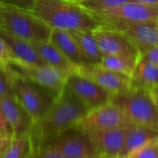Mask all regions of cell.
<instances>
[{
    "label": "cell",
    "instance_id": "7a4b0ae2",
    "mask_svg": "<svg viewBox=\"0 0 158 158\" xmlns=\"http://www.w3.org/2000/svg\"><path fill=\"white\" fill-rule=\"evenodd\" d=\"M28 10L52 29L93 32L101 26L91 13L73 0H35Z\"/></svg>",
    "mask_w": 158,
    "mask_h": 158
},
{
    "label": "cell",
    "instance_id": "9a60e30c",
    "mask_svg": "<svg viewBox=\"0 0 158 158\" xmlns=\"http://www.w3.org/2000/svg\"><path fill=\"white\" fill-rule=\"evenodd\" d=\"M130 126V125H129ZM89 133L101 155L105 158H119L128 127Z\"/></svg>",
    "mask_w": 158,
    "mask_h": 158
},
{
    "label": "cell",
    "instance_id": "83f0119b",
    "mask_svg": "<svg viewBox=\"0 0 158 158\" xmlns=\"http://www.w3.org/2000/svg\"><path fill=\"white\" fill-rule=\"evenodd\" d=\"M18 60L8 43L0 36V63H9Z\"/></svg>",
    "mask_w": 158,
    "mask_h": 158
},
{
    "label": "cell",
    "instance_id": "e0dca14e",
    "mask_svg": "<svg viewBox=\"0 0 158 158\" xmlns=\"http://www.w3.org/2000/svg\"><path fill=\"white\" fill-rule=\"evenodd\" d=\"M49 41L52 42L74 65L89 64L76 40L69 31L53 28Z\"/></svg>",
    "mask_w": 158,
    "mask_h": 158
},
{
    "label": "cell",
    "instance_id": "30bf717a",
    "mask_svg": "<svg viewBox=\"0 0 158 158\" xmlns=\"http://www.w3.org/2000/svg\"><path fill=\"white\" fill-rule=\"evenodd\" d=\"M48 143L54 145L64 158H88L100 154L90 135L77 127L67 130Z\"/></svg>",
    "mask_w": 158,
    "mask_h": 158
},
{
    "label": "cell",
    "instance_id": "3957f363",
    "mask_svg": "<svg viewBox=\"0 0 158 158\" xmlns=\"http://www.w3.org/2000/svg\"><path fill=\"white\" fill-rule=\"evenodd\" d=\"M0 28L30 42L48 41L52 28L26 9L0 2Z\"/></svg>",
    "mask_w": 158,
    "mask_h": 158
},
{
    "label": "cell",
    "instance_id": "ba28073f",
    "mask_svg": "<svg viewBox=\"0 0 158 158\" xmlns=\"http://www.w3.org/2000/svg\"><path fill=\"white\" fill-rule=\"evenodd\" d=\"M129 125L123 109L113 101L105 105L89 111L75 127L88 133L125 127Z\"/></svg>",
    "mask_w": 158,
    "mask_h": 158
},
{
    "label": "cell",
    "instance_id": "52a82bcc",
    "mask_svg": "<svg viewBox=\"0 0 158 158\" xmlns=\"http://www.w3.org/2000/svg\"><path fill=\"white\" fill-rule=\"evenodd\" d=\"M93 16L102 26L127 36L137 46L141 54L158 44V23H134L101 15Z\"/></svg>",
    "mask_w": 158,
    "mask_h": 158
},
{
    "label": "cell",
    "instance_id": "8992f818",
    "mask_svg": "<svg viewBox=\"0 0 158 158\" xmlns=\"http://www.w3.org/2000/svg\"><path fill=\"white\" fill-rule=\"evenodd\" d=\"M2 64L10 72L46 89L55 97L60 95L66 88L69 74L50 65H30L20 60Z\"/></svg>",
    "mask_w": 158,
    "mask_h": 158
},
{
    "label": "cell",
    "instance_id": "cb8c5ba5",
    "mask_svg": "<svg viewBox=\"0 0 158 158\" xmlns=\"http://www.w3.org/2000/svg\"><path fill=\"white\" fill-rule=\"evenodd\" d=\"M91 14L102 13L131 0H73Z\"/></svg>",
    "mask_w": 158,
    "mask_h": 158
},
{
    "label": "cell",
    "instance_id": "277c9868",
    "mask_svg": "<svg viewBox=\"0 0 158 158\" xmlns=\"http://www.w3.org/2000/svg\"><path fill=\"white\" fill-rule=\"evenodd\" d=\"M7 71L10 75L15 97L30 115L35 127L47 114L56 97L46 89L28 79L16 74L8 69Z\"/></svg>",
    "mask_w": 158,
    "mask_h": 158
},
{
    "label": "cell",
    "instance_id": "2e32d148",
    "mask_svg": "<svg viewBox=\"0 0 158 158\" xmlns=\"http://www.w3.org/2000/svg\"><path fill=\"white\" fill-rule=\"evenodd\" d=\"M0 36L8 43L18 60L30 65L46 64L32 42L21 38L3 28H0Z\"/></svg>",
    "mask_w": 158,
    "mask_h": 158
},
{
    "label": "cell",
    "instance_id": "4dcf8cb0",
    "mask_svg": "<svg viewBox=\"0 0 158 158\" xmlns=\"http://www.w3.org/2000/svg\"><path fill=\"white\" fill-rule=\"evenodd\" d=\"M0 132H3L5 134H8L11 137H13V132L12 129L10 126V124L8 123L6 117L4 116L3 113L0 110Z\"/></svg>",
    "mask_w": 158,
    "mask_h": 158
},
{
    "label": "cell",
    "instance_id": "44dd1931",
    "mask_svg": "<svg viewBox=\"0 0 158 158\" xmlns=\"http://www.w3.org/2000/svg\"><path fill=\"white\" fill-rule=\"evenodd\" d=\"M76 40L82 53L89 64H100L103 54L99 44L90 31H69Z\"/></svg>",
    "mask_w": 158,
    "mask_h": 158
},
{
    "label": "cell",
    "instance_id": "9c48e42d",
    "mask_svg": "<svg viewBox=\"0 0 158 158\" xmlns=\"http://www.w3.org/2000/svg\"><path fill=\"white\" fill-rule=\"evenodd\" d=\"M74 73L94 81L110 92L113 97L127 93L136 88L131 77L110 71L98 64L76 66Z\"/></svg>",
    "mask_w": 158,
    "mask_h": 158
},
{
    "label": "cell",
    "instance_id": "1f68e13d",
    "mask_svg": "<svg viewBox=\"0 0 158 158\" xmlns=\"http://www.w3.org/2000/svg\"><path fill=\"white\" fill-rule=\"evenodd\" d=\"M5 1L7 3H10V4L19 6L21 8L29 10L32 7L35 0H5Z\"/></svg>",
    "mask_w": 158,
    "mask_h": 158
},
{
    "label": "cell",
    "instance_id": "d590c367",
    "mask_svg": "<svg viewBox=\"0 0 158 158\" xmlns=\"http://www.w3.org/2000/svg\"><path fill=\"white\" fill-rule=\"evenodd\" d=\"M0 2H6L5 0H0Z\"/></svg>",
    "mask_w": 158,
    "mask_h": 158
},
{
    "label": "cell",
    "instance_id": "4fadbf2b",
    "mask_svg": "<svg viewBox=\"0 0 158 158\" xmlns=\"http://www.w3.org/2000/svg\"><path fill=\"white\" fill-rule=\"evenodd\" d=\"M92 15L134 23H158V5L128 1L105 12Z\"/></svg>",
    "mask_w": 158,
    "mask_h": 158
},
{
    "label": "cell",
    "instance_id": "d6a6232c",
    "mask_svg": "<svg viewBox=\"0 0 158 158\" xmlns=\"http://www.w3.org/2000/svg\"><path fill=\"white\" fill-rule=\"evenodd\" d=\"M138 3H144V4H152V5H158V0H131Z\"/></svg>",
    "mask_w": 158,
    "mask_h": 158
},
{
    "label": "cell",
    "instance_id": "d4e9b609",
    "mask_svg": "<svg viewBox=\"0 0 158 158\" xmlns=\"http://www.w3.org/2000/svg\"><path fill=\"white\" fill-rule=\"evenodd\" d=\"M127 158H158V139L139 148Z\"/></svg>",
    "mask_w": 158,
    "mask_h": 158
},
{
    "label": "cell",
    "instance_id": "836d02e7",
    "mask_svg": "<svg viewBox=\"0 0 158 158\" xmlns=\"http://www.w3.org/2000/svg\"><path fill=\"white\" fill-rule=\"evenodd\" d=\"M151 94H152V96L153 97V99H154V101L156 102V103H158V87H157L155 89H153V90L151 92Z\"/></svg>",
    "mask_w": 158,
    "mask_h": 158
},
{
    "label": "cell",
    "instance_id": "7c38bea8",
    "mask_svg": "<svg viewBox=\"0 0 158 158\" xmlns=\"http://www.w3.org/2000/svg\"><path fill=\"white\" fill-rule=\"evenodd\" d=\"M103 55L124 56L140 60L141 53L127 36L114 30L100 26L92 32Z\"/></svg>",
    "mask_w": 158,
    "mask_h": 158
},
{
    "label": "cell",
    "instance_id": "4316f807",
    "mask_svg": "<svg viewBox=\"0 0 158 158\" xmlns=\"http://www.w3.org/2000/svg\"><path fill=\"white\" fill-rule=\"evenodd\" d=\"M33 158H64L61 152L51 143H46L36 149Z\"/></svg>",
    "mask_w": 158,
    "mask_h": 158
},
{
    "label": "cell",
    "instance_id": "e575fe53",
    "mask_svg": "<svg viewBox=\"0 0 158 158\" xmlns=\"http://www.w3.org/2000/svg\"><path fill=\"white\" fill-rule=\"evenodd\" d=\"M88 158H105V157H103V156H102V155H101V154H98V155L91 156V157H88Z\"/></svg>",
    "mask_w": 158,
    "mask_h": 158
},
{
    "label": "cell",
    "instance_id": "8fae6325",
    "mask_svg": "<svg viewBox=\"0 0 158 158\" xmlns=\"http://www.w3.org/2000/svg\"><path fill=\"white\" fill-rule=\"evenodd\" d=\"M66 86L91 111L113 101V95L90 79L73 73L69 74Z\"/></svg>",
    "mask_w": 158,
    "mask_h": 158
},
{
    "label": "cell",
    "instance_id": "7402d4cb",
    "mask_svg": "<svg viewBox=\"0 0 158 158\" xmlns=\"http://www.w3.org/2000/svg\"><path fill=\"white\" fill-rule=\"evenodd\" d=\"M36 149V143L32 132L12 137L10 144L0 158H33Z\"/></svg>",
    "mask_w": 158,
    "mask_h": 158
},
{
    "label": "cell",
    "instance_id": "f1b7e54d",
    "mask_svg": "<svg viewBox=\"0 0 158 158\" xmlns=\"http://www.w3.org/2000/svg\"><path fill=\"white\" fill-rule=\"evenodd\" d=\"M151 63L158 65V44L141 54V58Z\"/></svg>",
    "mask_w": 158,
    "mask_h": 158
},
{
    "label": "cell",
    "instance_id": "6da1fadb",
    "mask_svg": "<svg viewBox=\"0 0 158 158\" xmlns=\"http://www.w3.org/2000/svg\"><path fill=\"white\" fill-rule=\"evenodd\" d=\"M89 112L87 106L66 86L58 95L50 108L32 130L33 138L39 148L77 126Z\"/></svg>",
    "mask_w": 158,
    "mask_h": 158
},
{
    "label": "cell",
    "instance_id": "f546056e",
    "mask_svg": "<svg viewBox=\"0 0 158 158\" xmlns=\"http://www.w3.org/2000/svg\"><path fill=\"white\" fill-rule=\"evenodd\" d=\"M12 139V137L5 134L3 132H0V157L2 156V154L5 152L9 145L10 144Z\"/></svg>",
    "mask_w": 158,
    "mask_h": 158
},
{
    "label": "cell",
    "instance_id": "603a6c76",
    "mask_svg": "<svg viewBox=\"0 0 158 158\" xmlns=\"http://www.w3.org/2000/svg\"><path fill=\"white\" fill-rule=\"evenodd\" d=\"M139 61V60L129 57L103 55L101 63L98 65L110 71L127 75L132 78Z\"/></svg>",
    "mask_w": 158,
    "mask_h": 158
},
{
    "label": "cell",
    "instance_id": "8d00e7d4",
    "mask_svg": "<svg viewBox=\"0 0 158 158\" xmlns=\"http://www.w3.org/2000/svg\"><path fill=\"white\" fill-rule=\"evenodd\" d=\"M157 106H158V103H157Z\"/></svg>",
    "mask_w": 158,
    "mask_h": 158
},
{
    "label": "cell",
    "instance_id": "ac0fdd59",
    "mask_svg": "<svg viewBox=\"0 0 158 158\" xmlns=\"http://www.w3.org/2000/svg\"><path fill=\"white\" fill-rule=\"evenodd\" d=\"M155 139H158V130L142 126L130 125L127 128L119 158H127L139 148Z\"/></svg>",
    "mask_w": 158,
    "mask_h": 158
},
{
    "label": "cell",
    "instance_id": "ffe728a7",
    "mask_svg": "<svg viewBox=\"0 0 158 158\" xmlns=\"http://www.w3.org/2000/svg\"><path fill=\"white\" fill-rule=\"evenodd\" d=\"M132 80L136 88L152 92L158 87V65L140 59Z\"/></svg>",
    "mask_w": 158,
    "mask_h": 158
},
{
    "label": "cell",
    "instance_id": "484cf974",
    "mask_svg": "<svg viewBox=\"0 0 158 158\" xmlns=\"http://www.w3.org/2000/svg\"><path fill=\"white\" fill-rule=\"evenodd\" d=\"M15 96L12 89L9 73L5 66L0 63V97Z\"/></svg>",
    "mask_w": 158,
    "mask_h": 158
},
{
    "label": "cell",
    "instance_id": "5b68a950",
    "mask_svg": "<svg viewBox=\"0 0 158 158\" xmlns=\"http://www.w3.org/2000/svg\"><path fill=\"white\" fill-rule=\"evenodd\" d=\"M113 102L123 109L130 124L158 130V106L150 91L135 88L113 97Z\"/></svg>",
    "mask_w": 158,
    "mask_h": 158
},
{
    "label": "cell",
    "instance_id": "5bb4252c",
    "mask_svg": "<svg viewBox=\"0 0 158 158\" xmlns=\"http://www.w3.org/2000/svg\"><path fill=\"white\" fill-rule=\"evenodd\" d=\"M0 110L12 129L13 137L32 132L34 123L15 96L0 97Z\"/></svg>",
    "mask_w": 158,
    "mask_h": 158
},
{
    "label": "cell",
    "instance_id": "d6986e66",
    "mask_svg": "<svg viewBox=\"0 0 158 158\" xmlns=\"http://www.w3.org/2000/svg\"><path fill=\"white\" fill-rule=\"evenodd\" d=\"M32 43L46 64L60 69L67 74L74 73L76 65H74L52 42L48 40Z\"/></svg>",
    "mask_w": 158,
    "mask_h": 158
}]
</instances>
